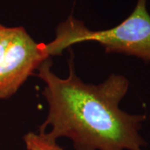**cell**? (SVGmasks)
<instances>
[{
    "instance_id": "6da1fadb",
    "label": "cell",
    "mask_w": 150,
    "mask_h": 150,
    "mask_svg": "<svg viewBox=\"0 0 150 150\" xmlns=\"http://www.w3.org/2000/svg\"><path fill=\"white\" fill-rule=\"evenodd\" d=\"M70 53L65 79L52 71L51 58L38 68L36 75L45 83L42 93L48 106L40 128L50 127L48 133L55 139H70L75 150H143L147 143L139 130L146 115L119 108L129 81L112 74L98 85L85 83L76 75L74 55Z\"/></svg>"
},
{
    "instance_id": "7a4b0ae2",
    "label": "cell",
    "mask_w": 150,
    "mask_h": 150,
    "mask_svg": "<svg viewBox=\"0 0 150 150\" xmlns=\"http://www.w3.org/2000/svg\"><path fill=\"white\" fill-rule=\"evenodd\" d=\"M147 0H138L134 11L118 25L93 31L69 16L56 28L55 38L48 43L51 56L60 55L72 45L83 42L101 44L107 54H123L150 62V14Z\"/></svg>"
},
{
    "instance_id": "3957f363",
    "label": "cell",
    "mask_w": 150,
    "mask_h": 150,
    "mask_svg": "<svg viewBox=\"0 0 150 150\" xmlns=\"http://www.w3.org/2000/svg\"><path fill=\"white\" fill-rule=\"evenodd\" d=\"M49 58L48 44L37 43L24 28L0 23V100L15 94Z\"/></svg>"
},
{
    "instance_id": "277c9868",
    "label": "cell",
    "mask_w": 150,
    "mask_h": 150,
    "mask_svg": "<svg viewBox=\"0 0 150 150\" xmlns=\"http://www.w3.org/2000/svg\"><path fill=\"white\" fill-rule=\"evenodd\" d=\"M23 140L28 150H64L57 144V139L40 127L38 134L29 132L24 135Z\"/></svg>"
}]
</instances>
